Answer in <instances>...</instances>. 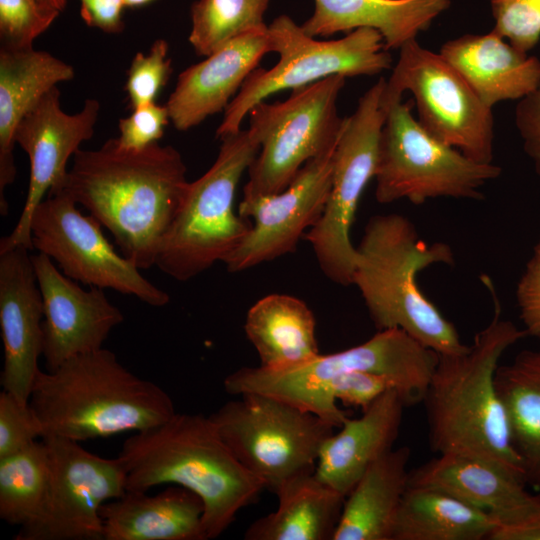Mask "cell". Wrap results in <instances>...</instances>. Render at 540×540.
Listing matches in <instances>:
<instances>
[{"label": "cell", "mask_w": 540, "mask_h": 540, "mask_svg": "<svg viewBox=\"0 0 540 540\" xmlns=\"http://www.w3.org/2000/svg\"><path fill=\"white\" fill-rule=\"evenodd\" d=\"M188 183L174 147L157 142L130 150L111 138L98 149L74 154L61 189L108 229L120 253L142 270L155 265Z\"/></svg>", "instance_id": "1"}, {"label": "cell", "mask_w": 540, "mask_h": 540, "mask_svg": "<svg viewBox=\"0 0 540 540\" xmlns=\"http://www.w3.org/2000/svg\"><path fill=\"white\" fill-rule=\"evenodd\" d=\"M481 281L492 297V319L464 352L439 354L423 399L429 446L437 454L495 462L523 478L495 375L503 354L527 335L502 317L490 277L483 275Z\"/></svg>", "instance_id": "2"}, {"label": "cell", "mask_w": 540, "mask_h": 540, "mask_svg": "<svg viewBox=\"0 0 540 540\" xmlns=\"http://www.w3.org/2000/svg\"><path fill=\"white\" fill-rule=\"evenodd\" d=\"M118 456L127 472V491L172 484L199 496L207 539L220 536L265 489L238 461L211 418L201 414L175 413L135 432Z\"/></svg>", "instance_id": "3"}, {"label": "cell", "mask_w": 540, "mask_h": 540, "mask_svg": "<svg viewBox=\"0 0 540 540\" xmlns=\"http://www.w3.org/2000/svg\"><path fill=\"white\" fill-rule=\"evenodd\" d=\"M29 404L42 438L77 442L141 432L176 413L165 390L129 371L103 347L73 356L54 370L40 369Z\"/></svg>", "instance_id": "4"}, {"label": "cell", "mask_w": 540, "mask_h": 540, "mask_svg": "<svg viewBox=\"0 0 540 540\" xmlns=\"http://www.w3.org/2000/svg\"><path fill=\"white\" fill-rule=\"evenodd\" d=\"M435 264H454L448 244L424 241L401 214L375 215L356 247L352 285L377 331L400 329L438 354H458L468 345L417 283L418 273Z\"/></svg>", "instance_id": "5"}, {"label": "cell", "mask_w": 540, "mask_h": 540, "mask_svg": "<svg viewBox=\"0 0 540 540\" xmlns=\"http://www.w3.org/2000/svg\"><path fill=\"white\" fill-rule=\"evenodd\" d=\"M438 359L437 352L406 332L386 329L359 345L331 354L320 353L294 368L279 371L260 365L239 368L223 384L231 395H269L339 428L348 414L328 395L332 379L352 371L381 375L392 383L407 407L423 402Z\"/></svg>", "instance_id": "6"}, {"label": "cell", "mask_w": 540, "mask_h": 540, "mask_svg": "<svg viewBox=\"0 0 540 540\" xmlns=\"http://www.w3.org/2000/svg\"><path fill=\"white\" fill-rule=\"evenodd\" d=\"M220 140L212 166L188 183L157 253L155 266L177 281H188L224 262L252 228L250 219L234 211V197L260 145L242 129Z\"/></svg>", "instance_id": "7"}, {"label": "cell", "mask_w": 540, "mask_h": 540, "mask_svg": "<svg viewBox=\"0 0 540 540\" xmlns=\"http://www.w3.org/2000/svg\"><path fill=\"white\" fill-rule=\"evenodd\" d=\"M270 52L279 55L271 68H256L224 111L216 136L241 130L250 110L283 89H297L332 75L374 76L392 68V56L382 35L359 28L337 40L320 41L307 35L293 19L280 15L268 26Z\"/></svg>", "instance_id": "8"}, {"label": "cell", "mask_w": 540, "mask_h": 540, "mask_svg": "<svg viewBox=\"0 0 540 540\" xmlns=\"http://www.w3.org/2000/svg\"><path fill=\"white\" fill-rule=\"evenodd\" d=\"M345 80L332 75L250 110L248 131L260 150L247 170L243 199L282 191L307 161L337 145L346 122L337 111Z\"/></svg>", "instance_id": "9"}, {"label": "cell", "mask_w": 540, "mask_h": 540, "mask_svg": "<svg viewBox=\"0 0 540 540\" xmlns=\"http://www.w3.org/2000/svg\"><path fill=\"white\" fill-rule=\"evenodd\" d=\"M413 104L400 101L387 111L378 144L376 200L420 205L436 198L482 199L481 189L501 175V167L476 162L431 136L414 118Z\"/></svg>", "instance_id": "10"}, {"label": "cell", "mask_w": 540, "mask_h": 540, "mask_svg": "<svg viewBox=\"0 0 540 540\" xmlns=\"http://www.w3.org/2000/svg\"><path fill=\"white\" fill-rule=\"evenodd\" d=\"M209 415L238 461L273 492L313 472L334 426L278 398L244 393Z\"/></svg>", "instance_id": "11"}, {"label": "cell", "mask_w": 540, "mask_h": 540, "mask_svg": "<svg viewBox=\"0 0 540 540\" xmlns=\"http://www.w3.org/2000/svg\"><path fill=\"white\" fill-rule=\"evenodd\" d=\"M414 97L419 124L440 142L479 163H492L494 118L464 78L441 55L417 39L399 49L398 61L386 81L382 107Z\"/></svg>", "instance_id": "12"}, {"label": "cell", "mask_w": 540, "mask_h": 540, "mask_svg": "<svg viewBox=\"0 0 540 540\" xmlns=\"http://www.w3.org/2000/svg\"><path fill=\"white\" fill-rule=\"evenodd\" d=\"M385 84L386 80L379 78L346 117L333 155L324 210L304 235L323 274L341 286L352 285L356 247L351 230L361 196L375 177L379 138L387 115L381 103Z\"/></svg>", "instance_id": "13"}, {"label": "cell", "mask_w": 540, "mask_h": 540, "mask_svg": "<svg viewBox=\"0 0 540 540\" xmlns=\"http://www.w3.org/2000/svg\"><path fill=\"white\" fill-rule=\"evenodd\" d=\"M77 206L64 190L49 192L31 219L33 248L50 257L74 281L132 295L153 307L168 304V293L118 253L102 225L90 214L83 215Z\"/></svg>", "instance_id": "14"}, {"label": "cell", "mask_w": 540, "mask_h": 540, "mask_svg": "<svg viewBox=\"0 0 540 540\" xmlns=\"http://www.w3.org/2000/svg\"><path fill=\"white\" fill-rule=\"evenodd\" d=\"M51 464L47 496L37 519L16 540H103L101 506L127 491L121 458H105L77 441L49 436Z\"/></svg>", "instance_id": "15"}, {"label": "cell", "mask_w": 540, "mask_h": 540, "mask_svg": "<svg viewBox=\"0 0 540 540\" xmlns=\"http://www.w3.org/2000/svg\"><path fill=\"white\" fill-rule=\"evenodd\" d=\"M335 147L305 163L280 192L243 199L240 216L253 220L242 243L224 260L241 272L295 251L306 230L319 220L331 188Z\"/></svg>", "instance_id": "16"}, {"label": "cell", "mask_w": 540, "mask_h": 540, "mask_svg": "<svg viewBox=\"0 0 540 540\" xmlns=\"http://www.w3.org/2000/svg\"><path fill=\"white\" fill-rule=\"evenodd\" d=\"M99 112V101L87 99L78 113H65L61 108L60 91L55 86L20 121L15 143L29 158L28 191L19 220L12 232L0 240V250L16 246L33 249V213L49 192L63 187L68 160L93 136Z\"/></svg>", "instance_id": "17"}, {"label": "cell", "mask_w": 540, "mask_h": 540, "mask_svg": "<svg viewBox=\"0 0 540 540\" xmlns=\"http://www.w3.org/2000/svg\"><path fill=\"white\" fill-rule=\"evenodd\" d=\"M32 260L43 301L42 356L51 371L73 356L102 348L124 316L104 289L80 287L43 253Z\"/></svg>", "instance_id": "18"}, {"label": "cell", "mask_w": 540, "mask_h": 540, "mask_svg": "<svg viewBox=\"0 0 540 540\" xmlns=\"http://www.w3.org/2000/svg\"><path fill=\"white\" fill-rule=\"evenodd\" d=\"M30 249L0 250L3 390L28 403L43 351V301Z\"/></svg>", "instance_id": "19"}, {"label": "cell", "mask_w": 540, "mask_h": 540, "mask_svg": "<svg viewBox=\"0 0 540 540\" xmlns=\"http://www.w3.org/2000/svg\"><path fill=\"white\" fill-rule=\"evenodd\" d=\"M270 53L268 27L245 33L179 74L165 104L170 121L179 131L199 125L225 111L231 97Z\"/></svg>", "instance_id": "20"}, {"label": "cell", "mask_w": 540, "mask_h": 540, "mask_svg": "<svg viewBox=\"0 0 540 540\" xmlns=\"http://www.w3.org/2000/svg\"><path fill=\"white\" fill-rule=\"evenodd\" d=\"M406 407L395 389L383 393L358 418H346L322 444L314 474L345 497L365 471L394 448Z\"/></svg>", "instance_id": "21"}, {"label": "cell", "mask_w": 540, "mask_h": 540, "mask_svg": "<svg viewBox=\"0 0 540 540\" xmlns=\"http://www.w3.org/2000/svg\"><path fill=\"white\" fill-rule=\"evenodd\" d=\"M439 53L490 108L502 101H519L540 86V60L493 30L448 40Z\"/></svg>", "instance_id": "22"}, {"label": "cell", "mask_w": 540, "mask_h": 540, "mask_svg": "<svg viewBox=\"0 0 540 540\" xmlns=\"http://www.w3.org/2000/svg\"><path fill=\"white\" fill-rule=\"evenodd\" d=\"M71 65L27 48H0V213L7 215L5 189L16 177L15 132L23 117L50 89L74 78Z\"/></svg>", "instance_id": "23"}, {"label": "cell", "mask_w": 540, "mask_h": 540, "mask_svg": "<svg viewBox=\"0 0 540 540\" xmlns=\"http://www.w3.org/2000/svg\"><path fill=\"white\" fill-rule=\"evenodd\" d=\"M147 492L126 491L101 506L103 540H207L199 496L177 485Z\"/></svg>", "instance_id": "24"}, {"label": "cell", "mask_w": 540, "mask_h": 540, "mask_svg": "<svg viewBox=\"0 0 540 540\" xmlns=\"http://www.w3.org/2000/svg\"><path fill=\"white\" fill-rule=\"evenodd\" d=\"M409 472V485L435 489L495 517L531 505L539 495L524 479L495 462L462 454H438Z\"/></svg>", "instance_id": "25"}, {"label": "cell", "mask_w": 540, "mask_h": 540, "mask_svg": "<svg viewBox=\"0 0 540 540\" xmlns=\"http://www.w3.org/2000/svg\"><path fill=\"white\" fill-rule=\"evenodd\" d=\"M314 12L302 25L309 36L329 37L339 32L372 28L387 50L400 49L417 39L449 9L452 0H314Z\"/></svg>", "instance_id": "26"}, {"label": "cell", "mask_w": 540, "mask_h": 540, "mask_svg": "<svg viewBox=\"0 0 540 540\" xmlns=\"http://www.w3.org/2000/svg\"><path fill=\"white\" fill-rule=\"evenodd\" d=\"M410 457L409 447L392 448L365 471L345 497L333 540H392Z\"/></svg>", "instance_id": "27"}, {"label": "cell", "mask_w": 540, "mask_h": 540, "mask_svg": "<svg viewBox=\"0 0 540 540\" xmlns=\"http://www.w3.org/2000/svg\"><path fill=\"white\" fill-rule=\"evenodd\" d=\"M244 330L260 359L273 371L302 365L320 354L313 312L301 299L270 294L248 310Z\"/></svg>", "instance_id": "28"}, {"label": "cell", "mask_w": 540, "mask_h": 540, "mask_svg": "<svg viewBox=\"0 0 540 540\" xmlns=\"http://www.w3.org/2000/svg\"><path fill=\"white\" fill-rule=\"evenodd\" d=\"M275 511L254 521L246 540H333L345 496L313 472L286 481L275 493Z\"/></svg>", "instance_id": "29"}, {"label": "cell", "mask_w": 540, "mask_h": 540, "mask_svg": "<svg viewBox=\"0 0 540 540\" xmlns=\"http://www.w3.org/2000/svg\"><path fill=\"white\" fill-rule=\"evenodd\" d=\"M526 484L540 489V348L519 352L495 375Z\"/></svg>", "instance_id": "30"}, {"label": "cell", "mask_w": 540, "mask_h": 540, "mask_svg": "<svg viewBox=\"0 0 540 540\" xmlns=\"http://www.w3.org/2000/svg\"><path fill=\"white\" fill-rule=\"evenodd\" d=\"M494 526L489 512L441 491L408 485L392 540H482Z\"/></svg>", "instance_id": "31"}, {"label": "cell", "mask_w": 540, "mask_h": 540, "mask_svg": "<svg viewBox=\"0 0 540 540\" xmlns=\"http://www.w3.org/2000/svg\"><path fill=\"white\" fill-rule=\"evenodd\" d=\"M51 474L44 440L0 458V518L20 528L30 525L44 505Z\"/></svg>", "instance_id": "32"}, {"label": "cell", "mask_w": 540, "mask_h": 540, "mask_svg": "<svg viewBox=\"0 0 540 540\" xmlns=\"http://www.w3.org/2000/svg\"><path fill=\"white\" fill-rule=\"evenodd\" d=\"M270 0H198L191 7L188 40L199 56H209L231 40L265 29Z\"/></svg>", "instance_id": "33"}, {"label": "cell", "mask_w": 540, "mask_h": 540, "mask_svg": "<svg viewBox=\"0 0 540 540\" xmlns=\"http://www.w3.org/2000/svg\"><path fill=\"white\" fill-rule=\"evenodd\" d=\"M60 11L44 0H0L1 46L27 48L45 32Z\"/></svg>", "instance_id": "34"}, {"label": "cell", "mask_w": 540, "mask_h": 540, "mask_svg": "<svg viewBox=\"0 0 540 540\" xmlns=\"http://www.w3.org/2000/svg\"><path fill=\"white\" fill-rule=\"evenodd\" d=\"M171 72L166 40H156L147 55L138 52L131 61L125 84L130 108L133 110L155 102Z\"/></svg>", "instance_id": "35"}, {"label": "cell", "mask_w": 540, "mask_h": 540, "mask_svg": "<svg viewBox=\"0 0 540 540\" xmlns=\"http://www.w3.org/2000/svg\"><path fill=\"white\" fill-rule=\"evenodd\" d=\"M492 30L522 52L540 40V0H489Z\"/></svg>", "instance_id": "36"}, {"label": "cell", "mask_w": 540, "mask_h": 540, "mask_svg": "<svg viewBox=\"0 0 540 540\" xmlns=\"http://www.w3.org/2000/svg\"><path fill=\"white\" fill-rule=\"evenodd\" d=\"M42 439L41 423L30 406L8 391L0 392V458Z\"/></svg>", "instance_id": "37"}, {"label": "cell", "mask_w": 540, "mask_h": 540, "mask_svg": "<svg viewBox=\"0 0 540 540\" xmlns=\"http://www.w3.org/2000/svg\"><path fill=\"white\" fill-rule=\"evenodd\" d=\"M170 121L166 105L156 102L135 108L130 116L119 120L120 134L116 138L124 149L137 150L157 143Z\"/></svg>", "instance_id": "38"}, {"label": "cell", "mask_w": 540, "mask_h": 540, "mask_svg": "<svg viewBox=\"0 0 540 540\" xmlns=\"http://www.w3.org/2000/svg\"><path fill=\"white\" fill-rule=\"evenodd\" d=\"M394 389L385 377L364 371H352L332 379L328 385L330 399L362 411L371 406L383 393Z\"/></svg>", "instance_id": "39"}, {"label": "cell", "mask_w": 540, "mask_h": 540, "mask_svg": "<svg viewBox=\"0 0 540 540\" xmlns=\"http://www.w3.org/2000/svg\"><path fill=\"white\" fill-rule=\"evenodd\" d=\"M516 300L526 335L540 339V241L519 279Z\"/></svg>", "instance_id": "40"}, {"label": "cell", "mask_w": 540, "mask_h": 540, "mask_svg": "<svg viewBox=\"0 0 540 540\" xmlns=\"http://www.w3.org/2000/svg\"><path fill=\"white\" fill-rule=\"evenodd\" d=\"M514 119L523 150L540 176V86L518 101Z\"/></svg>", "instance_id": "41"}, {"label": "cell", "mask_w": 540, "mask_h": 540, "mask_svg": "<svg viewBox=\"0 0 540 540\" xmlns=\"http://www.w3.org/2000/svg\"><path fill=\"white\" fill-rule=\"evenodd\" d=\"M493 518L488 540H540V495L522 510Z\"/></svg>", "instance_id": "42"}, {"label": "cell", "mask_w": 540, "mask_h": 540, "mask_svg": "<svg viewBox=\"0 0 540 540\" xmlns=\"http://www.w3.org/2000/svg\"><path fill=\"white\" fill-rule=\"evenodd\" d=\"M80 15L90 27L106 33H119L124 29L123 0H80Z\"/></svg>", "instance_id": "43"}, {"label": "cell", "mask_w": 540, "mask_h": 540, "mask_svg": "<svg viewBox=\"0 0 540 540\" xmlns=\"http://www.w3.org/2000/svg\"><path fill=\"white\" fill-rule=\"evenodd\" d=\"M123 1H124L125 7L134 8V7H140V6L146 5L148 3H151L154 0H123Z\"/></svg>", "instance_id": "44"}, {"label": "cell", "mask_w": 540, "mask_h": 540, "mask_svg": "<svg viewBox=\"0 0 540 540\" xmlns=\"http://www.w3.org/2000/svg\"><path fill=\"white\" fill-rule=\"evenodd\" d=\"M49 5L53 6L54 8L58 9L60 12L63 10V8L66 5V0H44Z\"/></svg>", "instance_id": "45"}]
</instances>
